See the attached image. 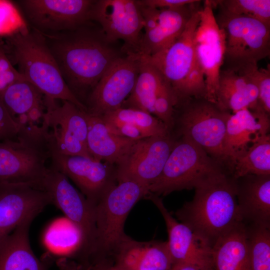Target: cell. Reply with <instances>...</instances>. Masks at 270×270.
<instances>
[{"instance_id":"f35d334b","label":"cell","mask_w":270,"mask_h":270,"mask_svg":"<svg viewBox=\"0 0 270 270\" xmlns=\"http://www.w3.org/2000/svg\"><path fill=\"white\" fill-rule=\"evenodd\" d=\"M102 121L108 130L114 134L133 140L146 138L138 128L130 124L115 121Z\"/></svg>"},{"instance_id":"836d02e7","label":"cell","mask_w":270,"mask_h":270,"mask_svg":"<svg viewBox=\"0 0 270 270\" xmlns=\"http://www.w3.org/2000/svg\"><path fill=\"white\" fill-rule=\"evenodd\" d=\"M213 9L219 10L235 16L250 17L270 26V0H210Z\"/></svg>"},{"instance_id":"2e32d148","label":"cell","mask_w":270,"mask_h":270,"mask_svg":"<svg viewBox=\"0 0 270 270\" xmlns=\"http://www.w3.org/2000/svg\"><path fill=\"white\" fill-rule=\"evenodd\" d=\"M50 166L70 179L94 206L104 194L117 182L115 166L80 156L50 150Z\"/></svg>"},{"instance_id":"ac0fdd59","label":"cell","mask_w":270,"mask_h":270,"mask_svg":"<svg viewBox=\"0 0 270 270\" xmlns=\"http://www.w3.org/2000/svg\"><path fill=\"white\" fill-rule=\"evenodd\" d=\"M42 188L48 192L51 203L82 230L86 240L88 254H90L96 234L95 206L66 176L52 166L48 168Z\"/></svg>"},{"instance_id":"1f68e13d","label":"cell","mask_w":270,"mask_h":270,"mask_svg":"<svg viewBox=\"0 0 270 270\" xmlns=\"http://www.w3.org/2000/svg\"><path fill=\"white\" fill-rule=\"evenodd\" d=\"M244 224L250 270H270V224Z\"/></svg>"},{"instance_id":"603a6c76","label":"cell","mask_w":270,"mask_h":270,"mask_svg":"<svg viewBox=\"0 0 270 270\" xmlns=\"http://www.w3.org/2000/svg\"><path fill=\"white\" fill-rule=\"evenodd\" d=\"M268 115L260 106L253 110L244 109L230 114L224 140L228 164L238 153L246 149L250 142L268 134Z\"/></svg>"},{"instance_id":"8fae6325","label":"cell","mask_w":270,"mask_h":270,"mask_svg":"<svg viewBox=\"0 0 270 270\" xmlns=\"http://www.w3.org/2000/svg\"><path fill=\"white\" fill-rule=\"evenodd\" d=\"M94 1L18 0L14 4L25 24L42 34L48 35L75 29L91 22Z\"/></svg>"},{"instance_id":"e0dca14e","label":"cell","mask_w":270,"mask_h":270,"mask_svg":"<svg viewBox=\"0 0 270 270\" xmlns=\"http://www.w3.org/2000/svg\"><path fill=\"white\" fill-rule=\"evenodd\" d=\"M52 204L48 192L29 184L0 182V242Z\"/></svg>"},{"instance_id":"44dd1931","label":"cell","mask_w":270,"mask_h":270,"mask_svg":"<svg viewBox=\"0 0 270 270\" xmlns=\"http://www.w3.org/2000/svg\"><path fill=\"white\" fill-rule=\"evenodd\" d=\"M200 0L174 8L158 9L153 28L145 30L137 52L151 56L170 46L182 34Z\"/></svg>"},{"instance_id":"83f0119b","label":"cell","mask_w":270,"mask_h":270,"mask_svg":"<svg viewBox=\"0 0 270 270\" xmlns=\"http://www.w3.org/2000/svg\"><path fill=\"white\" fill-rule=\"evenodd\" d=\"M87 148L96 160L116 166L136 140L110 133L102 120L88 114Z\"/></svg>"},{"instance_id":"7bdbcfd3","label":"cell","mask_w":270,"mask_h":270,"mask_svg":"<svg viewBox=\"0 0 270 270\" xmlns=\"http://www.w3.org/2000/svg\"><path fill=\"white\" fill-rule=\"evenodd\" d=\"M89 265V270H112V264L108 262L106 258L94 260Z\"/></svg>"},{"instance_id":"277c9868","label":"cell","mask_w":270,"mask_h":270,"mask_svg":"<svg viewBox=\"0 0 270 270\" xmlns=\"http://www.w3.org/2000/svg\"><path fill=\"white\" fill-rule=\"evenodd\" d=\"M200 8L194 12L183 32L170 46L151 56H144L171 86L178 101L205 98L206 94L204 76L194 45Z\"/></svg>"},{"instance_id":"4fadbf2b","label":"cell","mask_w":270,"mask_h":270,"mask_svg":"<svg viewBox=\"0 0 270 270\" xmlns=\"http://www.w3.org/2000/svg\"><path fill=\"white\" fill-rule=\"evenodd\" d=\"M176 140L171 134L136 140L115 166L117 182L132 180L148 187L160 174Z\"/></svg>"},{"instance_id":"74e56055","label":"cell","mask_w":270,"mask_h":270,"mask_svg":"<svg viewBox=\"0 0 270 270\" xmlns=\"http://www.w3.org/2000/svg\"><path fill=\"white\" fill-rule=\"evenodd\" d=\"M20 130L0 98V142L15 138Z\"/></svg>"},{"instance_id":"7a4b0ae2","label":"cell","mask_w":270,"mask_h":270,"mask_svg":"<svg viewBox=\"0 0 270 270\" xmlns=\"http://www.w3.org/2000/svg\"><path fill=\"white\" fill-rule=\"evenodd\" d=\"M194 189L193 199L185 203L176 215L212 248L218 238L242 222L236 180L223 172Z\"/></svg>"},{"instance_id":"f1b7e54d","label":"cell","mask_w":270,"mask_h":270,"mask_svg":"<svg viewBox=\"0 0 270 270\" xmlns=\"http://www.w3.org/2000/svg\"><path fill=\"white\" fill-rule=\"evenodd\" d=\"M210 270H250L246 227L242 222L212 248Z\"/></svg>"},{"instance_id":"60d3db41","label":"cell","mask_w":270,"mask_h":270,"mask_svg":"<svg viewBox=\"0 0 270 270\" xmlns=\"http://www.w3.org/2000/svg\"><path fill=\"white\" fill-rule=\"evenodd\" d=\"M56 264L59 270H89L90 266L66 258L56 259Z\"/></svg>"},{"instance_id":"e575fe53","label":"cell","mask_w":270,"mask_h":270,"mask_svg":"<svg viewBox=\"0 0 270 270\" xmlns=\"http://www.w3.org/2000/svg\"><path fill=\"white\" fill-rule=\"evenodd\" d=\"M178 102L177 96L171 86L166 82L156 96L153 114L165 124L170 133L174 126L175 107Z\"/></svg>"},{"instance_id":"9c48e42d","label":"cell","mask_w":270,"mask_h":270,"mask_svg":"<svg viewBox=\"0 0 270 270\" xmlns=\"http://www.w3.org/2000/svg\"><path fill=\"white\" fill-rule=\"evenodd\" d=\"M178 118L181 137L188 139L221 163L228 162L224 150V140L229 111L204 98H190L179 101Z\"/></svg>"},{"instance_id":"d4e9b609","label":"cell","mask_w":270,"mask_h":270,"mask_svg":"<svg viewBox=\"0 0 270 270\" xmlns=\"http://www.w3.org/2000/svg\"><path fill=\"white\" fill-rule=\"evenodd\" d=\"M216 104L235 113L244 109L253 110L260 104L258 92L250 72L242 74L222 68L220 72Z\"/></svg>"},{"instance_id":"4dcf8cb0","label":"cell","mask_w":270,"mask_h":270,"mask_svg":"<svg viewBox=\"0 0 270 270\" xmlns=\"http://www.w3.org/2000/svg\"><path fill=\"white\" fill-rule=\"evenodd\" d=\"M229 164L234 179L248 175H270V135L256 138L250 147L238 153Z\"/></svg>"},{"instance_id":"4316f807","label":"cell","mask_w":270,"mask_h":270,"mask_svg":"<svg viewBox=\"0 0 270 270\" xmlns=\"http://www.w3.org/2000/svg\"><path fill=\"white\" fill-rule=\"evenodd\" d=\"M42 240L50 258L72 259L80 254L81 261L86 256L88 245L84 232L65 216L54 220L46 226Z\"/></svg>"},{"instance_id":"ab89813d","label":"cell","mask_w":270,"mask_h":270,"mask_svg":"<svg viewBox=\"0 0 270 270\" xmlns=\"http://www.w3.org/2000/svg\"><path fill=\"white\" fill-rule=\"evenodd\" d=\"M196 0H136L142 6L158 9L174 8L196 2Z\"/></svg>"},{"instance_id":"52a82bcc","label":"cell","mask_w":270,"mask_h":270,"mask_svg":"<svg viewBox=\"0 0 270 270\" xmlns=\"http://www.w3.org/2000/svg\"><path fill=\"white\" fill-rule=\"evenodd\" d=\"M223 172L220 162L192 141L180 137L176 140L160 174L148 186V191L159 196L194 188Z\"/></svg>"},{"instance_id":"f546056e","label":"cell","mask_w":270,"mask_h":270,"mask_svg":"<svg viewBox=\"0 0 270 270\" xmlns=\"http://www.w3.org/2000/svg\"><path fill=\"white\" fill-rule=\"evenodd\" d=\"M140 54L139 72L136 82L122 108L136 109L152 114L156 96L167 82L144 56Z\"/></svg>"},{"instance_id":"b9f144b4","label":"cell","mask_w":270,"mask_h":270,"mask_svg":"<svg viewBox=\"0 0 270 270\" xmlns=\"http://www.w3.org/2000/svg\"><path fill=\"white\" fill-rule=\"evenodd\" d=\"M170 270H210V267L180 262L174 264Z\"/></svg>"},{"instance_id":"30bf717a","label":"cell","mask_w":270,"mask_h":270,"mask_svg":"<svg viewBox=\"0 0 270 270\" xmlns=\"http://www.w3.org/2000/svg\"><path fill=\"white\" fill-rule=\"evenodd\" d=\"M56 100L46 97L44 127L49 150L93 159L86 144L88 114L71 102Z\"/></svg>"},{"instance_id":"d6a6232c","label":"cell","mask_w":270,"mask_h":270,"mask_svg":"<svg viewBox=\"0 0 270 270\" xmlns=\"http://www.w3.org/2000/svg\"><path fill=\"white\" fill-rule=\"evenodd\" d=\"M99 118L104 121L130 124L138 128L146 137L170 134L165 124L157 118L136 109L121 107Z\"/></svg>"},{"instance_id":"d6986e66","label":"cell","mask_w":270,"mask_h":270,"mask_svg":"<svg viewBox=\"0 0 270 270\" xmlns=\"http://www.w3.org/2000/svg\"><path fill=\"white\" fill-rule=\"evenodd\" d=\"M150 200L161 213L166 223L167 244L173 260L210 266L212 247L187 225L178 222L170 213L159 196L148 192Z\"/></svg>"},{"instance_id":"8d00e7d4","label":"cell","mask_w":270,"mask_h":270,"mask_svg":"<svg viewBox=\"0 0 270 270\" xmlns=\"http://www.w3.org/2000/svg\"><path fill=\"white\" fill-rule=\"evenodd\" d=\"M24 78L16 69L0 40V94L16 80Z\"/></svg>"},{"instance_id":"3957f363","label":"cell","mask_w":270,"mask_h":270,"mask_svg":"<svg viewBox=\"0 0 270 270\" xmlns=\"http://www.w3.org/2000/svg\"><path fill=\"white\" fill-rule=\"evenodd\" d=\"M2 40L19 72L46 98L71 102L86 112L84 105L66 84L42 34L24 24Z\"/></svg>"},{"instance_id":"cb8c5ba5","label":"cell","mask_w":270,"mask_h":270,"mask_svg":"<svg viewBox=\"0 0 270 270\" xmlns=\"http://www.w3.org/2000/svg\"><path fill=\"white\" fill-rule=\"evenodd\" d=\"M235 180L242 222L270 224V175H248Z\"/></svg>"},{"instance_id":"484cf974","label":"cell","mask_w":270,"mask_h":270,"mask_svg":"<svg viewBox=\"0 0 270 270\" xmlns=\"http://www.w3.org/2000/svg\"><path fill=\"white\" fill-rule=\"evenodd\" d=\"M33 220L24 222L0 242V270H48L50 258L38 259L30 243Z\"/></svg>"},{"instance_id":"9a60e30c","label":"cell","mask_w":270,"mask_h":270,"mask_svg":"<svg viewBox=\"0 0 270 270\" xmlns=\"http://www.w3.org/2000/svg\"><path fill=\"white\" fill-rule=\"evenodd\" d=\"M210 0L204 1L200 10V20L194 45L199 64L204 76L205 98L216 104L220 72L225 52V34L216 22Z\"/></svg>"},{"instance_id":"6da1fadb","label":"cell","mask_w":270,"mask_h":270,"mask_svg":"<svg viewBox=\"0 0 270 270\" xmlns=\"http://www.w3.org/2000/svg\"><path fill=\"white\" fill-rule=\"evenodd\" d=\"M42 35L66 84L83 104L104 74L122 56L94 22Z\"/></svg>"},{"instance_id":"7402d4cb","label":"cell","mask_w":270,"mask_h":270,"mask_svg":"<svg viewBox=\"0 0 270 270\" xmlns=\"http://www.w3.org/2000/svg\"><path fill=\"white\" fill-rule=\"evenodd\" d=\"M116 252L112 270H170L173 265L167 242H141L128 236Z\"/></svg>"},{"instance_id":"5b68a950","label":"cell","mask_w":270,"mask_h":270,"mask_svg":"<svg viewBox=\"0 0 270 270\" xmlns=\"http://www.w3.org/2000/svg\"><path fill=\"white\" fill-rule=\"evenodd\" d=\"M148 192V186L125 180L117 182L104 194L94 207L96 234L90 260L105 258L116 250L128 237L124 228L129 212Z\"/></svg>"},{"instance_id":"5bb4252c","label":"cell","mask_w":270,"mask_h":270,"mask_svg":"<svg viewBox=\"0 0 270 270\" xmlns=\"http://www.w3.org/2000/svg\"><path fill=\"white\" fill-rule=\"evenodd\" d=\"M91 20L100 26L110 42L123 40L125 53L137 52L144 23L136 0H95Z\"/></svg>"},{"instance_id":"ba28073f","label":"cell","mask_w":270,"mask_h":270,"mask_svg":"<svg viewBox=\"0 0 270 270\" xmlns=\"http://www.w3.org/2000/svg\"><path fill=\"white\" fill-rule=\"evenodd\" d=\"M50 157L42 132L20 128L15 138L0 142V182L29 184L42 188Z\"/></svg>"},{"instance_id":"7c38bea8","label":"cell","mask_w":270,"mask_h":270,"mask_svg":"<svg viewBox=\"0 0 270 270\" xmlns=\"http://www.w3.org/2000/svg\"><path fill=\"white\" fill-rule=\"evenodd\" d=\"M140 63V54L130 52L115 61L88 96L86 112L101 117L121 108L134 88Z\"/></svg>"},{"instance_id":"d590c367","label":"cell","mask_w":270,"mask_h":270,"mask_svg":"<svg viewBox=\"0 0 270 270\" xmlns=\"http://www.w3.org/2000/svg\"><path fill=\"white\" fill-rule=\"evenodd\" d=\"M258 92V103L268 114L270 112V67L258 68L250 72Z\"/></svg>"},{"instance_id":"ffe728a7","label":"cell","mask_w":270,"mask_h":270,"mask_svg":"<svg viewBox=\"0 0 270 270\" xmlns=\"http://www.w3.org/2000/svg\"><path fill=\"white\" fill-rule=\"evenodd\" d=\"M0 98L20 128L34 130L42 128L46 96L25 78L11 84L0 94Z\"/></svg>"},{"instance_id":"8992f818","label":"cell","mask_w":270,"mask_h":270,"mask_svg":"<svg viewBox=\"0 0 270 270\" xmlns=\"http://www.w3.org/2000/svg\"><path fill=\"white\" fill-rule=\"evenodd\" d=\"M215 18L225 34L222 68L245 74L258 68V62L269 56L270 26L252 18L232 15L220 10Z\"/></svg>"}]
</instances>
